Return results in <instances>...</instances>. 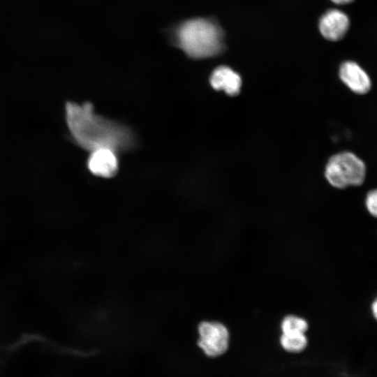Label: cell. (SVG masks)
<instances>
[{"label": "cell", "mask_w": 377, "mask_h": 377, "mask_svg": "<svg viewBox=\"0 0 377 377\" xmlns=\"http://www.w3.org/2000/svg\"><path fill=\"white\" fill-rule=\"evenodd\" d=\"M328 182L335 188L361 185L366 177V166L358 156L343 151L330 158L325 170Z\"/></svg>", "instance_id": "3"}, {"label": "cell", "mask_w": 377, "mask_h": 377, "mask_svg": "<svg viewBox=\"0 0 377 377\" xmlns=\"http://www.w3.org/2000/svg\"><path fill=\"white\" fill-rule=\"evenodd\" d=\"M331 1L337 4H346V3H349L353 1L354 0H331Z\"/></svg>", "instance_id": "13"}, {"label": "cell", "mask_w": 377, "mask_h": 377, "mask_svg": "<svg viewBox=\"0 0 377 377\" xmlns=\"http://www.w3.org/2000/svg\"><path fill=\"white\" fill-rule=\"evenodd\" d=\"M309 328L308 321L304 318L295 314L284 316L280 323V330L283 334H306Z\"/></svg>", "instance_id": "10"}, {"label": "cell", "mask_w": 377, "mask_h": 377, "mask_svg": "<svg viewBox=\"0 0 377 377\" xmlns=\"http://www.w3.org/2000/svg\"><path fill=\"white\" fill-rule=\"evenodd\" d=\"M66 119L73 140L89 151L110 148L118 154L136 145L135 135L128 127L98 114L90 103H68Z\"/></svg>", "instance_id": "1"}, {"label": "cell", "mask_w": 377, "mask_h": 377, "mask_svg": "<svg viewBox=\"0 0 377 377\" xmlns=\"http://www.w3.org/2000/svg\"><path fill=\"white\" fill-rule=\"evenodd\" d=\"M174 43L189 57L204 59L223 50V31L209 19L195 18L178 26L173 36Z\"/></svg>", "instance_id": "2"}, {"label": "cell", "mask_w": 377, "mask_h": 377, "mask_svg": "<svg viewBox=\"0 0 377 377\" xmlns=\"http://www.w3.org/2000/svg\"><path fill=\"white\" fill-rule=\"evenodd\" d=\"M365 204L369 212L377 218V188L367 193Z\"/></svg>", "instance_id": "11"}, {"label": "cell", "mask_w": 377, "mask_h": 377, "mask_svg": "<svg viewBox=\"0 0 377 377\" xmlns=\"http://www.w3.org/2000/svg\"><path fill=\"white\" fill-rule=\"evenodd\" d=\"M341 81L354 93L367 94L371 89V82L366 71L357 63L346 61L339 68Z\"/></svg>", "instance_id": "7"}, {"label": "cell", "mask_w": 377, "mask_h": 377, "mask_svg": "<svg viewBox=\"0 0 377 377\" xmlns=\"http://www.w3.org/2000/svg\"><path fill=\"white\" fill-rule=\"evenodd\" d=\"M371 311L374 318L377 320V298L372 303Z\"/></svg>", "instance_id": "12"}, {"label": "cell", "mask_w": 377, "mask_h": 377, "mask_svg": "<svg viewBox=\"0 0 377 377\" xmlns=\"http://www.w3.org/2000/svg\"><path fill=\"white\" fill-rule=\"evenodd\" d=\"M197 345L208 358L216 359L226 355L230 348L231 335L228 327L218 320H205L198 326Z\"/></svg>", "instance_id": "4"}, {"label": "cell", "mask_w": 377, "mask_h": 377, "mask_svg": "<svg viewBox=\"0 0 377 377\" xmlns=\"http://www.w3.org/2000/svg\"><path fill=\"white\" fill-rule=\"evenodd\" d=\"M209 83L214 89L223 90L228 95L235 96L239 93L242 79L230 67L220 66L212 73Z\"/></svg>", "instance_id": "8"}, {"label": "cell", "mask_w": 377, "mask_h": 377, "mask_svg": "<svg viewBox=\"0 0 377 377\" xmlns=\"http://www.w3.org/2000/svg\"><path fill=\"white\" fill-rule=\"evenodd\" d=\"M93 175L110 178L116 175L119 168L117 153L110 148H100L90 151L87 162Z\"/></svg>", "instance_id": "5"}, {"label": "cell", "mask_w": 377, "mask_h": 377, "mask_svg": "<svg viewBox=\"0 0 377 377\" xmlns=\"http://www.w3.org/2000/svg\"><path fill=\"white\" fill-rule=\"evenodd\" d=\"M309 344V338L304 333H281L279 337L280 348L290 355L304 353L308 348Z\"/></svg>", "instance_id": "9"}, {"label": "cell", "mask_w": 377, "mask_h": 377, "mask_svg": "<svg viewBox=\"0 0 377 377\" xmlns=\"http://www.w3.org/2000/svg\"><path fill=\"white\" fill-rule=\"evenodd\" d=\"M349 24L350 20L346 13L338 9H330L321 16L318 26L325 38L337 41L346 35Z\"/></svg>", "instance_id": "6"}]
</instances>
